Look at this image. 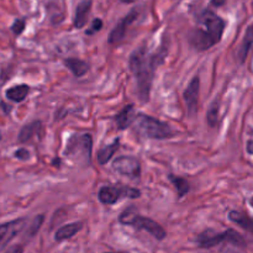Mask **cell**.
Masks as SVG:
<instances>
[{"label":"cell","instance_id":"21","mask_svg":"<svg viewBox=\"0 0 253 253\" xmlns=\"http://www.w3.org/2000/svg\"><path fill=\"white\" fill-rule=\"evenodd\" d=\"M169 180L175 187V190H177L178 197L179 198H183L188 192H189V183H188V180L185 179V178L169 174Z\"/></svg>","mask_w":253,"mask_h":253},{"label":"cell","instance_id":"15","mask_svg":"<svg viewBox=\"0 0 253 253\" xmlns=\"http://www.w3.org/2000/svg\"><path fill=\"white\" fill-rule=\"evenodd\" d=\"M30 93V86L26 84H20V85L11 86L6 90L5 95L9 100L15 101V103H21L26 99L27 94Z\"/></svg>","mask_w":253,"mask_h":253},{"label":"cell","instance_id":"9","mask_svg":"<svg viewBox=\"0 0 253 253\" xmlns=\"http://www.w3.org/2000/svg\"><path fill=\"white\" fill-rule=\"evenodd\" d=\"M25 224H26V219L21 217V219L0 225V251H2L9 245V242L22 231Z\"/></svg>","mask_w":253,"mask_h":253},{"label":"cell","instance_id":"28","mask_svg":"<svg viewBox=\"0 0 253 253\" xmlns=\"http://www.w3.org/2000/svg\"><path fill=\"white\" fill-rule=\"evenodd\" d=\"M225 1H226V0H211V4L214 5V6H221V5L225 4Z\"/></svg>","mask_w":253,"mask_h":253},{"label":"cell","instance_id":"31","mask_svg":"<svg viewBox=\"0 0 253 253\" xmlns=\"http://www.w3.org/2000/svg\"><path fill=\"white\" fill-rule=\"evenodd\" d=\"M250 204H251V207L253 208V197L251 198V199H250Z\"/></svg>","mask_w":253,"mask_h":253},{"label":"cell","instance_id":"5","mask_svg":"<svg viewBox=\"0 0 253 253\" xmlns=\"http://www.w3.org/2000/svg\"><path fill=\"white\" fill-rule=\"evenodd\" d=\"M120 222L124 225H127V226H132L137 230H143V231H147L148 234L152 235L155 239L157 240H163L167 236V232L166 230L161 226L158 222H156L155 220L148 219V217H143L141 215L135 214L131 210H126L123 214L120 215Z\"/></svg>","mask_w":253,"mask_h":253},{"label":"cell","instance_id":"32","mask_svg":"<svg viewBox=\"0 0 253 253\" xmlns=\"http://www.w3.org/2000/svg\"><path fill=\"white\" fill-rule=\"evenodd\" d=\"M105 253H116V252H105Z\"/></svg>","mask_w":253,"mask_h":253},{"label":"cell","instance_id":"8","mask_svg":"<svg viewBox=\"0 0 253 253\" xmlns=\"http://www.w3.org/2000/svg\"><path fill=\"white\" fill-rule=\"evenodd\" d=\"M113 168L115 172L130 178H138L141 174V165L137 158L132 156H121L113 162Z\"/></svg>","mask_w":253,"mask_h":253},{"label":"cell","instance_id":"19","mask_svg":"<svg viewBox=\"0 0 253 253\" xmlns=\"http://www.w3.org/2000/svg\"><path fill=\"white\" fill-rule=\"evenodd\" d=\"M252 46H253V25L249 26L246 34H245L244 42H242L241 47H240L239 58H240V62H241V63H244V62L246 61L247 56H249V52H250V49H251Z\"/></svg>","mask_w":253,"mask_h":253},{"label":"cell","instance_id":"1","mask_svg":"<svg viewBox=\"0 0 253 253\" xmlns=\"http://www.w3.org/2000/svg\"><path fill=\"white\" fill-rule=\"evenodd\" d=\"M163 59H165V53H160V52L151 53L147 47H140L131 53L128 64L136 79L137 94L142 103H146L150 99V91L156 68L162 63Z\"/></svg>","mask_w":253,"mask_h":253},{"label":"cell","instance_id":"27","mask_svg":"<svg viewBox=\"0 0 253 253\" xmlns=\"http://www.w3.org/2000/svg\"><path fill=\"white\" fill-rule=\"evenodd\" d=\"M5 253H24V247L21 245H15V246L9 247Z\"/></svg>","mask_w":253,"mask_h":253},{"label":"cell","instance_id":"7","mask_svg":"<svg viewBox=\"0 0 253 253\" xmlns=\"http://www.w3.org/2000/svg\"><path fill=\"white\" fill-rule=\"evenodd\" d=\"M140 190L131 187H125V185H105V187L100 188L98 193L99 200L105 205L115 204L123 198L136 199V198H140Z\"/></svg>","mask_w":253,"mask_h":253},{"label":"cell","instance_id":"13","mask_svg":"<svg viewBox=\"0 0 253 253\" xmlns=\"http://www.w3.org/2000/svg\"><path fill=\"white\" fill-rule=\"evenodd\" d=\"M135 109H133L132 104L126 105L118 115L115 116V123L119 130H125V128L132 126L133 121H135Z\"/></svg>","mask_w":253,"mask_h":253},{"label":"cell","instance_id":"17","mask_svg":"<svg viewBox=\"0 0 253 253\" xmlns=\"http://www.w3.org/2000/svg\"><path fill=\"white\" fill-rule=\"evenodd\" d=\"M63 63L76 77L84 76L89 69L88 63L78 58H64Z\"/></svg>","mask_w":253,"mask_h":253},{"label":"cell","instance_id":"10","mask_svg":"<svg viewBox=\"0 0 253 253\" xmlns=\"http://www.w3.org/2000/svg\"><path fill=\"white\" fill-rule=\"evenodd\" d=\"M199 90H200V79L195 76L188 84L187 89L184 90V101L187 105V113L190 118H194L198 113V103H199Z\"/></svg>","mask_w":253,"mask_h":253},{"label":"cell","instance_id":"18","mask_svg":"<svg viewBox=\"0 0 253 253\" xmlns=\"http://www.w3.org/2000/svg\"><path fill=\"white\" fill-rule=\"evenodd\" d=\"M119 146H120V141L119 140H115L113 143H110V145L104 146V147L98 152V162L100 163V165H106V163L114 157L116 151L119 150Z\"/></svg>","mask_w":253,"mask_h":253},{"label":"cell","instance_id":"11","mask_svg":"<svg viewBox=\"0 0 253 253\" xmlns=\"http://www.w3.org/2000/svg\"><path fill=\"white\" fill-rule=\"evenodd\" d=\"M137 16H138L137 10H131V11L128 12V14L126 15V16L124 17V19L121 20V21L119 22L115 27H114V30L111 31L110 36H109V42H110L111 44H114V43H119L120 41H123L124 37H125V35H126V31H127V27L130 26V25L132 24L136 19H137Z\"/></svg>","mask_w":253,"mask_h":253},{"label":"cell","instance_id":"16","mask_svg":"<svg viewBox=\"0 0 253 253\" xmlns=\"http://www.w3.org/2000/svg\"><path fill=\"white\" fill-rule=\"evenodd\" d=\"M229 219L236 225H239L240 227H242L244 230L253 234V219L250 217L249 215L244 214V212L235 211L234 210V211H230Z\"/></svg>","mask_w":253,"mask_h":253},{"label":"cell","instance_id":"14","mask_svg":"<svg viewBox=\"0 0 253 253\" xmlns=\"http://www.w3.org/2000/svg\"><path fill=\"white\" fill-rule=\"evenodd\" d=\"M82 227H83L82 222H72V224L64 225L61 229L57 230L54 239H56V241H64V240L72 239L77 232L81 231Z\"/></svg>","mask_w":253,"mask_h":253},{"label":"cell","instance_id":"25","mask_svg":"<svg viewBox=\"0 0 253 253\" xmlns=\"http://www.w3.org/2000/svg\"><path fill=\"white\" fill-rule=\"evenodd\" d=\"M101 27H103V21H101V19H94L93 22H91L90 27H89V29L86 30L85 34L90 36V35H94V34H95V32L100 31Z\"/></svg>","mask_w":253,"mask_h":253},{"label":"cell","instance_id":"26","mask_svg":"<svg viewBox=\"0 0 253 253\" xmlns=\"http://www.w3.org/2000/svg\"><path fill=\"white\" fill-rule=\"evenodd\" d=\"M15 157L19 158V160H29L30 158V152L27 150H25V148H20V150H17L16 152H15Z\"/></svg>","mask_w":253,"mask_h":253},{"label":"cell","instance_id":"2","mask_svg":"<svg viewBox=\"0 0 253 253\" xmlns=\"http://www.w3.org/2000/svg\"><path fill=\"white\" fill-rule=\"evenodd\" d=\"M224 29V20L210 10H205L198 17V27L190 32L189 41L198 51H207L219 43Z\"/></svg>","mask_w":253,"mask_h":253},{"label":"cell","instance_id":"4","mask_svg":"<svg viewBox=\"0 0 253 253\" xmlns=\"http://www.w3.org/2000/svg\"><path fill=\"white\" fill-rule=\"evenodd\" d=\"M93 138L90 133H76L67 141L64 155L83 166L90 165Z\"/></svg>","mask_w":253,"mask_h":253},{"label":"cell","instance_id":"12","mask_svg":"<svg viewBox=\"0 0 253 253\" xmlns=\"http://www.w3.org/2000/svg\"><path fill=\"white\" fill-rule=\"evenodd\" d=\"M91 9V0H82L76 7V15H74V26L77 29H83L88 22L89 14Z\"/></svg>","mask_w":253,"mask_h":253},{"label":"cell","instance_id":"22","mask_svg":"<svg viewBox=\"0 0 253 253\" xmlns=\"http://www.w3.org/2000/svg\"><path fill=\"white\" fill-rule=\"evenodd\" d=\"M207 121L210 127H215L219 121V101H214L207 113Z\"/></svg>","mask_w":253,"mask_h":253},{"label":"cell","instance_id":"6","mask_svg":"<svg viewBox=\"0 0 253 253\" xmlns=\"http://www.w3.org/2000/svg\"><path fill=\"white\" fill-rule=\"evenodd\" d=\"M198 245L202 249H211L221 242H230L239 247H245V240L241 235L235 230H226L224 232H215L212 230H207L202 232L197 239Z\"/></svg>","mask_w":253,"mask_h":253},{"label":"cell","instance_id":"24","mask_svg":"<svg viewBox=\"0 0 253 253\" xmlns=\"http://www.w3.org/2000/svg\"><path fill=\"white\" fill-rule=\"evenodd\" d=\"M25 26H26V22H25V20L17 19V20H15L14 24H12L11 31L14 32L16 36H19V35H21L22 32H24Z\"/></svg>","mask_w":253,"mask_h":253},{"label":"cell","instance_id":"30","mask_svg":"<svg viewBox=\"0 0 253 253\" xmlns=\"http://www.w3.org/2000/svg\"><path fill=\"white\" fill-rule=\"evenodd\" d=\"M123 2H126V4H130V2H133L136 1V0H121Z\"/></svg>","mask_w":253,"mask_h":253},{"label":"cell","instance_id":"20","mask_svg":"<svg viewBox=\"0 0 253 253\" xmlns=\"http://www.w3.org/2000/svg\"><path fill=\"white\" fill-rule=\"evenodd\" d=\"M40 130H41V123L40 121H34L31 124H27L20 131L19 141L22 143L27 142V141L34 137V135L39 133Z\"/></svg>","mask_w":253,"mask_h":253},{"label":"cell","instance_id":"23","mask_svg":"<svg viewBox=\"0 0 253 253\" xmlns=\"http://www.w3.org/2000/svg\"><path fill=\"white\" fill-rule=\"evenodd\" d=\"M43 220H44L43 215H37V216L35 217L34 221H32V224H31V226H30V229H29V235H30V236H31V237L35 236V235H36L37 232H39V230L41 229L42 222H43Z\"/></svg>","mask_w":253,"mask_h":253},{"label":"cell","instance_id":"29","mask_svg":"<svg viewBox=\"0 0 253 253\" xmlns=\"http://www.w3.org/2000/svg\"><path fill=\"white\" fill-rule=\"evenodd\" d=\"M247 152H249L250 155H253V141H249V142H247Z\"/></svg>","mask_w":253,"mask_h":253},{"label":"cell","instance_id":"33","mask_svg":"<svg viewBox=\"0 0 253 253\" xmlns=\"http://www.w3.org/2000/svg\"><path fill=\"white\" fill-rule=\"evenodd\" d=\"M0 140H1V133H0Z\"/></svg>","mask_w":253,"mask_h":253},{"label":"cell","instance_id":"3","mask_svg":"<svg viewBox=\"0 0 253 253\" xmlns=\"http://www.w3.org/2000/svg\"><path fill=\"white\" fill-rule=\"evenodd\" d=\"M132 126L138 135L153 140H166L174 136V131L168 124L145 114L136 115Z\"/></svg>","mask_w":253,"mask_h":253}]
</instances>
